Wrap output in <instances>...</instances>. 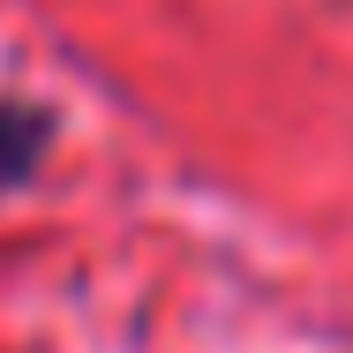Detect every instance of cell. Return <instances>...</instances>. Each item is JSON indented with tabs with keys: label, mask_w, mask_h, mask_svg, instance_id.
Here are the masks:
<instances>
[{
	"label": "cell",
	"mask_w": 353,
	"mask_h": 353,
	"mask_svg": "<svg viewBox=\"0 0 353 353\" xmlns=\"http://www.w3.org/2000/svg\"><path fill=\"white\" fill-rule=\"evenodd\" d=\"M38 150H46V113L0 105V188H15V181L38 165Z\"/></svg>",
	"instance_id": "obj_1"
}]
</instances>
